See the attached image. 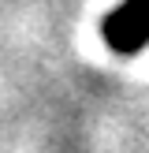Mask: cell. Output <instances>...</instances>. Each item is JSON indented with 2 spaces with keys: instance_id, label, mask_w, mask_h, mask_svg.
Segmentation results:
<instances>
[{
  "instance_id": "1",
  "label": "cell",
  "mask_w": 149,
  "mask_h": 153,
  "mask_svg": "<svg viewBox=\"0 0 149 153\" xmlns=\"http://www.w3.org/2000/svg\"><path fill=\"white\" fill-rule=\"evenodd\" d=\"M104 37L119 52L142 49L149 41V0H127L119 11H112L104 22Z\"/></svg>"
}]
</instances>
